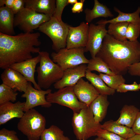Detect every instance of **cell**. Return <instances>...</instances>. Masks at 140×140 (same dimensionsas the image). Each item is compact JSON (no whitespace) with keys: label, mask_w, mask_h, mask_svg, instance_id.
I'll list each match as a JSON object with an SVG mask.
<instances>
[{"label":"cell","mask_w":140,"mask_h":140,"mask_svg":"<svg viewBox=\"0 0 140 140\" xmlns=\"http://www.w3.org/2000/svg\"><path fill=\"white\" fill-rule=\"evenodd\" d=\"M139 90V84L134 81L131 84L123 83L121 84L116 90L117 92L125 93L128 91H138Z\"/></svg>","instance_id":"cell-35"},{"label":"cell","mask_w":140,"mask_h":140,"mask_svg":"<svg viewBox=\"0 0 140 140\" xmlns=\"http://www.w3.org/2000/svg\"><path fill=\"white\" fill-rule=\"evenodd\" d=\"M85 77L100 95H113L116 90L109 87L99 75L87 70Z\"/></svg>","instance_id":"cell-25"},{"label":"cell","mask_w":140,"mask_h":140,"mask_svg":"<svg viewBox=\"0 0 140 140\" xmlns=\"http://www.w3.org/2000/svg\"><path fill=\"white\" fill-rule=\"evenodd\" d=\"M15 0H0V7L6 6L11 9Z\"/></svg>","instance_id":"cell-40"},{"label":"cell","mask_w":140,"mask_h":140,"mask_svg":"<svg viewBox=\"0 0 140 140\" xmlns=\"http://www.w3.org/2000/svg\"><path fill=\"white\" fill-rule=\"evenodd\" d=\"M139 90H140V83L139 84Z\"/></svg>","instance_id":"cell-44"},{"label":"cell","mask_w":140,"mask_h":140,"mask_svg":"<svg viewBox=\"0 0 140 140\" xmlns=\"http://www.w3.org/2000/svg\"><path fill=\"white\" fill-rule=\"evenodd\" d=\"M50 17L43 14L37 13L32 10L25 7L15 15L14 26L24 33H33Z\"/></svg>","instance_id":"cell-8"},{"label":"cell","mask_w":140,"mask_h":140,"mask_svg":"<svg viewBox=\"0 0 140 140\" xmlns=\"http://www.w3.org/2000/svg\"><path fill=\"white\" fill-rule=\"evenodd\" d=\"M87 69V65L83 64L66 70L62 78L54 84V88L59 89L67 86H74L80 79L85 77Z\"/></svg>","instance_id":"cell-13"},{"label":"cell","mask_w":140,"mask_h":140,"mask_svg":"<svg viewBox=\"0 0 140 140\" xmlns=\"http://www.w3.org/2000/svg\"><path fill=\"white\" fill-rule=\"evenodd\" d=\"M56 7L53 16L58 21H62V15L65 7L69 4L68 0H55Z\"/></svg>","instance_id":"cell-33"},{"label":"cell","mask_w":140,"mask_h":140,"mask_svg":"<svg viewBox=\"0 0 140 140\" xmlns=\"http://www.w3.org/2000/svg\"><path fill=\"white\" fill-rule=\"evenodd\" d=\"M139 110L133 105H125L121 110L120 115L116 122L132 128Z\"/></svg>","instance_id":"cell-23"},{"label":"cell","mask_w":140,"mask_h":140,"mask_svg":"<svg viewBox=\"0 0 140 140\" xmlns=\"http://www.w3.org/2000/svg\"><path fill=\"white\" fill-rule=\"evenodd\" d=\"M89 26L83 22L76 27L69 26L66 48H85L88 41Z\"/></svg>","instance_id":"cell-12"},{"label":"cell","mask_w":140,"mask_h":140,"mask_svg":"<svg viewBox=\"0 0 140 140\" xmlns=\"http://www.w3.org/2000/svg\"><path fill=\"white\" fill-rule=\"evenodd\" d=\"M40 139L41 140H71L68 137L64 135L62 130L53 125L45 129Z\"/></svg>","instance_id":"cell-27"},{"label":"cell","mask_w":140,"mask_h":140,"mask_svg":"<svg viewBox=\"0 0 140 140\" xmlns=\"http://www.w3.org/2000/svg\"><path fill=\"white\" fill-rule=\"evenodd\" d=\"M87 65V70L91 72L96 71L99 73H103L109 75L115 74L110 69L105 62L101 58L96 56L89 60Z\"/></svg>","instance_id":"cell-28"},{"label":"cell","mask_w":140,"mask_h":140,"mask_svg":"<svg viewBox=\"0 0 140 140\" xmlns=\"http://www.w3.org/2000/svg\"><path fill=\"white\" fill-rule=\"evenodd\" d=\"M85 0H81L74 4L72 9V12L74 13H80L83 11V7Z\"/></svg>","instance_id":"cell-38"},{"label":"cell","mask_w":140,"mask_h":140,"mask_svg":"<svg viewBox=\"0 0 140 140\" xmlns=\"http://www.w3.org/2000/svg\"><path fill=\"white\" fill-rule=\"evenodd\" d=\"M25 0H15L11 10L15 15L24 8Z\"/></svg>","instance_id":"cell-36"},{"label":"cell","mask_w":140,"mask_h":140,"mask_svg":"<svg viewBox=\"0 0 140 140\" xmlns=\"http://www.w3.org/2000/svg\"><path fill=\"white\" fill-rule=\"evenodd\" d=\"M96 56L102 59L115 74L123 75L131 65L140 61V42L119 41L107 34Z\"/></svg>","instance_id":"cell-1"},{"label":"cell","mask_w":140,"mask_h":140,"mask_svg":"<svg viewBox=\"0 0 140 140\" xmlns=\"http://www.w3.org/2000/svg\"><path fill=\"white\" fill-rule=\"evenodd\" d=\"M69 26L62 21H59L52 16L38 29L50 38L52 42V49L57 52L60 49L66 47Z\"/></svg>","instance_id":"cell-6"},{"label":"cell","mask_w":140,"mask_h":140,"mask_svg":"<svg viewBox=\"0 0 140 140\" xmlns=\"http://www.w3.org/2000/svg\"><path fill=\"white\" fill-rule=\"evenodd\" d=\"M73 87L74 92L79 101L88 107L100 95L91 83L85 81L82 78Z\"/></svg>","instance_id":"cell-16"},{"label":"cell","mask_w":140,"mask_h":140,"mask_svg":"<svg viewBox=\"0 0 140 140\" xmlns=\"http://www.w3.org/2000/svg\"><path fill=\"white\" fill-rule=\"evenodd\" d=\"M73 86H68L51 93L46 96L47 101L51 103H55L66 107L72 109L73 113H79L82 109L88 106L80 101L76 95Z\"/></svg>","instance_id":"cell-9"},{"label":"cell","mask_w":140,"mask_h":140,"mask_svg":"<svg viewBox=\"0 0 140 140\" xmlns=\"http://www.w3.org/2000/svg\"><path fill=\"white\" fill-rule=\"evenodd\" d=\"M90 24L89 26L88 40L84 48L85 52H89L92 58H94L101 47L105 37L107 34L106 24Z\"/></svg>","instance_id":"cell-10"},{"label":"cell","mask_w":140,"mask_h":140,"mask_svg":"<svg viewBox=\"0 0 140 140\" xmlns=\"http://www.w3.org/2000/svg\"><path fill=\"white\" fill-rule=\"evenodd\" d=\"M17 91L2 83L0 85V104L8 102H14L17 100Z\"/></svg>","instance_id":"cell-29"},{"label":"cell","mask_w":140,"mask_h":140,"mask_svg":"<svg viewBox=\"0 0 140 140\" xmlns=\"http://www.w3.org/2000/svg\"><path fill=\"white\" fill-rule=\"evenodd\" d=\"M129 23L120 22L109 23L107 30V34L118 40L127 41L126 34Z\"/></svg>","instance_id":"cell-26"},{"label":"cell","mask_w":140,"mask_h":140,"mask_svg":"<svg viewBox=\"0 0 140 140\" xmlns=\"http://www.w3.org/2000/svg\"><path fill=\"white\" fill-rule=\"evenodd\" d=\"M140 34V24L129 23L126 31V37L130 41L137 40Z\"/></svg>","instance_id":"cell-31"},{"label":"cell","mask_w":140,"mask_h":140,"mask_svg":"<svg viewBox=\"0 0 140 140\" xmlns=\"http://www.w3.org/2000/svg\"><path fill=\"white\" fill-rule=\"evenodd\" d=\"M38 54L40 60L36 70L37 83L41 88L47 89L62 78L64 71L50 58L47 52L40 51Z\"/></svg>","instance_id":"cell-4"},{"label":"cell","mask_w":140,"mask_h":140,"mask_svg":"<svg viewBox=\"0 0 140 140\" xmlns=\"http://www.w3.org/2000/svg\"><path fill=\"white\" fill-rule=\"evenodd\" d=\"M72 125L77 139L87 140L96 136L101 124L96 123L89 107L87 106L81 109L79 113H73Z\"/></svg>","instance_id":"cell-3"},{"label":"cell","mask_w":140,"mask_h":140,"mask_svg":"<svg viewBox=\"0 0 140 140\" xmlns=\"http://www.w3.org/2000/svg\"><path fill=\"white\" fill-rule=\"evenodd\" d=\"M127 140H140V135L136 134L133 136L127 139Z\"/></svg>","instance_id":"cell-41"},{"label":"cell","mask_w":140,"mask_h":140,"mask_svg":"<svg viewBox=\"0 0 140 140\" xmlns=\"http://www.w3.org/2000/svg\"><path fill=\"white\" fill-rule=\"evenodd\" d=\"M40 57L39 54L37 56L23 61L15 63L10 67L18 71L25 78L27 81L31 82L34 87L37 89L41 88L35 80L34 74L37 65L40 62Z\"/></svg>","instance_id":"cell-14"},{"label":"cell","mask_w":140,"mask_h":140,"mask_svg":"<svg viewBox=\"0 0 140 140\" xmlns=\"http://www.w3.org/2000/svg\"><path fill=\"white\" fill-rule=\"evenodd\" d=\"M52 91L50 89L45 90L37 89L32 86L31 82H28L26 91L21 96L22 97L26 99L24 112L38 106L44 108L50 107L52 103L47 101L45 95L52 93Z\"/></svg>","instance_id":"cell-11"},{"label":"cell","mask_w":140,"mask_h":140,"mask_svg":"<svg viewBox=\"0 0 140 140\" xmlns=\"http://www.w3.org/2000/svg\"><path fill=\"white\" fill-rule=\"evenodd\" d=\"M97 137L106 140H127L113 132L104 130L101 128L98 130L96 134Z\"/></svg>","instance_id":"cell-32"},{"label":"cell","mask_w":140,"mask_h":140,"mask_svg":"<svg viewBox=\"0 0 140 140\" xmlns=\"http://www.w3.org/2000/svg\"><path fill=\"white\" fill-rule=\"evenodd\" d=\"M131 128L136 134L140 135V111Z\"/></svg>","instance_id":"cell-39"},{"label":"cell","mask_w":140,"mask_h":140,"mask_svg":"<svg viewBox=\"0 0 140 140\" xmlns=\"http://www.w3.org/2000/svg\"><path fill=\"white\" fill-rule=\"evenodd\" d=\"M99 75L108 86L116 90L121 84L125 82V80L121 75H111L100 73Z\"/></svg>","instance_id":"cell-30"},{"label":"cell","mask_w":140,"mask_h":140,"mask_svg":"<svg viewBox=\"0 0 140 140\" xmlns=\"http://www.w3.org/2000/svg\"><path fill=\"white\" fill-rule=\"evenodd\" d=\"M40 33H21L10 36L0 33V68L4 69L12 64L32 58L39 53Z\"/></svg>","instance_id":"cell-2"},{"label":"cell","mask_w":140,"mask_h":140,"mask_svg":"<svg viewBox=\"0 0 140 140\" xmlns=\"http://www.w3.org/2000/svg\"><path fill=\"white\" fill-rule=\"evenodd\" d=\"M94 140H106L100 137H97Z\"/></svg>","instance_id":"cell-43"},{"label":"cell","mask_w":140,"mask_h":140,"mask_svg":"<svg viewBox=\"0 0 140 140\" xmlns=\"http://www.w3.org/2000/svg\"><path fill=\"white\" fill-rule=\"evenodd\" d=\"M84 12L85 20L89 23L94 19L99 17H112L114 15L109 8L105 5L100 3L97 0H94V5L92 9H86Z\"/></svg>","instance_id":"cell-22"},{"label":"cell","mask_w":140,"mask_h":140,"mask_svg":"<svg viewBox=\"0 0 140 140\" xmlns=\"http://www.w3.org/2000/svg\"><path fill=\"white\" fill-rule=\"evenodd\" d=\"M14 130H10L5 128L0 130V140H20Z\"/></svg>","instance_id":"cell-34"},{"label":"cell","mask_w":140,"mask_h":140,"mask_svg":"<svg viewBox=\"0 0 140 140\" xmlns=\"http://www.w3.org/2000/svg\"><path fill=\"white\" fill-rule=\"evenodd\" d=\"M110 103L108 95L100 94L89 106L96 123L99 124L105 117Z\"/></svg>","instance_id":"cell-19"},{"label":"cell","mask_w":140,"mask_h":140,"mask_svg":"<svg viewBox=\"0 0 140 140\" xmlns=\"http://www.w3.org/2000/svg\"><path fill=\"white\" fill-rule=\"evenodd\" d=\"M45 117L34 109L24 112L20 118L17 128L28 140H39L45 128Z\"/></svg>","instance_id":"cell-5"},{"label":"cell","mask_w":140,"mask_h":140,"mask_svg":"<svg viewBox=\"0 0 140 140\" xmlns=\"http://www.w3.org/2000/svg\"><path fill=\"white\" fill-rule=\"evenodd\" d=\"M128 72L131 76H140V61L131 65Z\"/></svg>","instance_id":"cell-37"},{"label":"cell","mask_w":140,"mask_h":140,"mask_svg":"<svg viewBox=\"0 0 140 140\" xmlns=\"http://www.w3.org/2000/svg\"><path fill=\"white\" fill-rule=\"evenodd\" d=\"M101 128L126 139L129 138L136 134L131 128L117 124L112 120L105 122L103 124H101Z\"/></svg>","instance_id":"cell-24"},{"label":"cell","mask_w":140,"mask_h":140,"mask_svg":"<svg viewBox=\"0 0 140 140\" xmlns=\"http://www.w3.org/2000/svg\"><path fill=\"white\" fill-rule=\"evenodd\" d=\"M114 9L118 13L117 17L109 20L101 19L96 23L106 24L108 23L127 22L140 24V6H138L136 11L132 13L123 12L116 7H114Z\"/></svg>","instance_id":"cell-21"},{"label":"cell","mask_w":140,"mask_h":140,"mask_svg":"<svg viewBox=\"0 0 140 140\" xmlns=\"http://www.w3.org/2000/svg\"><path fill=\"white\" fill-rule=\"evenodd\" d=\"M1 78L3 83L17 91H26L28 82L21 73L10 67L4 69Z\"/></svg>","instance_id":"cell-15"},{"label":"cell","mask_w":140,"mask_h":140,"mask_svg":"<svg viewBox=\"0 0 140 140\" xmlns=\"http://www.w3.org/2000/svg\"><path fill=\"white\" fill-rule=\"evenodd\" d=\"M25 7L36 12L44 14L50 18L54 13L56 7L55 0H25Z\"/></svg>","instance_id":"cell-18"},{"label":"cell","mask_w":140,"mask_h":140,"mask_svg":"<svg viewBox=\"0 0 140 140\" xmlns=\"http://www.w3.org/2000/svg\"><path fill=\"white\" fill-rule=\"evenodd\" d=\"M84 48L79 47L60 49L51 54L53 61L58 64L64 71L83 64H88L89 60L84 55Z\"/></svg>","instance_id":"cell-7"},{"label":"cell","mask_w":140,"mask_h":140,"mask_svg":"<svg viewBox=\"0 0 140 140\" xmlns=\"http://www.w3.org/2000/svg\"><path fill=\"white\" fill-rule=\"evenodd\" d=\"M78 2L77 0H68V4H71L72 5H74Z\"/></svg>","instance_id":"cell-42"},{"label":"cell","mask_w":140,"mask_h":140,"mask_svg":"<svg viewBox=\"0 0 140 140\" xmlns=\"http://www.w3.org/2000/svg\"><path fill=\"white\" fill-rule=\"evenodd\" d=\"M25 102H8L0 104V125L15 118H20L24 115Z\"/></svg>","instance_id":"cell-17"},{"label":"cell","mask_w":140,"mask_h":140,"mask_svg":"<svg viewBox=\"0 0 140 140\" xmlns=\"http://www.w3.org/2000/svg\"><path fill=\"white\" fill-rule=\"evenodd\" d=\"M76 140H77V139Z\"/></svg>","instance_id":"cell-45"},{"label":"cell","mask_w":140,"mask_h":140,"mask_svg":"<svg viewBox=\"0 0 140 140\" xmlns=\"http://www.w3.org/2000/svg\"><path fill=\"white\" fill-rule=\"evenodd\" d=\"M15 16L11 9L5 6L0 7V33L8 35H14Z\"/></svg>","instance_id":"cell-20"}]
</instances>
